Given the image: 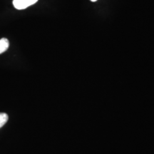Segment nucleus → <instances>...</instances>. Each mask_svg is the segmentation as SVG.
<instances>
[{"mask_svg":"<svg viewBox=\"0 0 154 154\" xmlns=\"http://www.w3.org/2000/svg\"><path fill=\"white\" fill-rule=\"evenodd\" d=\"M38 0H13V5L17 9L22 10L34 5Z\"/></svg>","mask_w":154,"mask_h":154,"instance_id":"nucleus-1","label":"nucleus"},{"mask_svg":"<svg viewBox=\"0 0 154 154\" xmlns=\"http://www.w3.org/2000/svg\"><path fill=\"white\" fill-rule=\"evenodd\" d=\"M9 46V43L7 38H1V39H0V54L5 52V51L8 49Z\"/></svg>","mask_w":154,"mask_h":154,"instance_id":"nucleus-2","label":"nucleus"},{"mask_svg":"<svg viewBox=\"0 0 154 154\" xmlns=\"http://www.w3.org/2000/svg\"><path fill=\"white\" fill-rule=\"evenodd\" d=\"M8 118V115L7 113H0V128H2L7 122Z\"/></svg>","mask_w":154,"mask_h":154,"instance_id":"nucleus-3","label":"nucleus"},{"mask_svg":"<svg viewBox=\"0 0 154 154\" xmlns=\"http://www.w3.org/2000/svg\"><path fill=\"white\" fill-rule=\"evenodd\" d=\"M90 1L92 2H95L97 1V0H90Z\"/></svg>","mask_w":154,"mask_h":154,"instance_id":"nucleus-4","label":"nucleus"}]
</instances>
